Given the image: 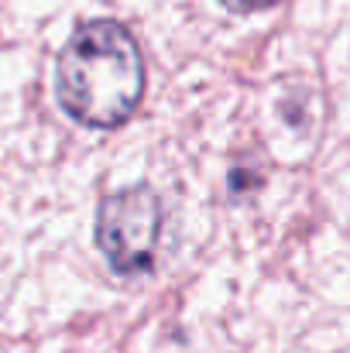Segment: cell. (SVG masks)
Segmentation results:
<instances>
[{"label": "cell", "mask_w": 350, "mask_h": 353, "mask_svg": "<svg viewBox=\"0 0 350 353\" xmlns=\"http://www.w3.org/2000/svg\"><path fill=\"white\" fill-rule=\"evenodd\" d=\"M144 59L134 34L114 21H83L59 52L55 100L83 127L114 130L144 100Z\"/></svg>", "instance_id": "6da1fadb"}, {"label": "cell", "mask_w": 350, "mask_h": 353, "mask_svg": "<svg viewBox=\"0 0 350 353\" xmlns=\"http://www.w3.org/2000/svg\"><path fill=\"white\" fill-rule=\"evenodd\" d=\"M162 240V203L151 185H124L100 199L97 247L104 250L114 274L137 278L155 268Z\"/></svg>", "instance_id": "7a4b0ae2"}, {"label": "cell", "mask_w": 350, "mask_h": 353, "mask_svg": "<svg viewBox=\"0 0 350 353\" xmlns=\"http://www.w3.org/2000/svg\"><path fill=\"white\" fill-rule=\"evenodd\" d=\"M227 10L233 14H254V10H268V7H275V3H282V0H220Z\"/></svg>", "instance_id": "3957f363"}]
</instances>
